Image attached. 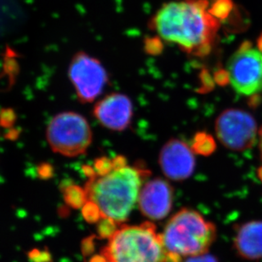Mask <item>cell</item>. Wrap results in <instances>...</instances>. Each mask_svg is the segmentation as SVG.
<instances>
[{
	"label": "cell",
	"mask_w": 262,
	"mask_h": 262,
	"mask_svg": "<svg viewBox=\"0 0 262 262\" xmlns=\"http://www.w3.org/2000/svg\"><path fill=\"white\" fill-rule=\"evenodd\" d=\"M150 172L141 167L124 164L115 167L108 174L94 177L86 182L88 200L98 205L104 217L117 223L128 219L138 200L142 183Z\"/></svg>",
	"instance_id": "obj_2"
},
{
	"label": "cell",
	"mask_w": 262,
	"mask_h": 262,
	"mask_svg": "<svg viewBox=\"0 0 262 262\" xmlns=\"http://www.w3.org/2000/svg\"><path fill=\"white\" fill-rule=\"evenodd\" d=\"M229 83L243 96H254L262 91V52L250 42L240 46L227 63Z\"/></svg>",
	"instance_id": "obj_6"
},
{
	"label": "cell",
	"mask_w": 262,
	"mask_h": 262,
	"mask_svg": "<svg viewBox=\"0 0 262 262\" xmlns=\"http://www.w3.org/2000/svg\"><path fill=\"white\" fill-rule=\"evenodd\" d=\"M215 134L222 145L230 150L245 151L255 145L257 124L247 112L227 109L217 118Z\"/></svg>",
	"instance_id": "obj_7"
},
{
	"label": "cell",
	"mask_w": 262,
	"mask_h": 262,
	"mask_svg": "<svg viewBox=\"0 0 262 262\" xmlns=\"http://www.w3.org/2000/svg\"><path fill=\"white\" fill-rule=\"evenodd\" d=\"M60 188L63 194L66 204L73 209H81L88 201L84 187L73 184L72 182H63Z\"/></svg>",
	"instance_id": "obj_13"
},
{
	"label": "cell",
	"mask_w": 262,
	"mask_h": 262,
	"mask_svg": "<svg viewBox=\"0 0 262 262\" xmlns=\"http://www.w3.org/2000/svg\"><path fill=\"white\" fill-rule=\"evenodd\" d=\"M260 151H261V156H262V129H261V131H260Z\"/></svg>",
	"instance_id": "obj_31"
},
{
	"label": "cell",
	"mask_w": 262,
	"mask_h": 262,
	"mask_svg": "<svg viewBox=\"0 0 262 262\" xmlns=\"http://www.w3.org/2000/svg\"><path fill=\"white\" fill-rule=\"evenodd\" d=\"M184 262H218L216 258L209 254L198 255V256H191Z\"/></svg>",
	"instance_id": "obj_23"
},
{
	"label": "cell",
	"mask_w": 262,
	"mask_h": 262,
	"mask_svg": "<svg viewBox=\"0 0 262 262\" xmlns=\"http://www.w3.org/2000/svg\"><path fill=\"white\" fill-rule=\"evenodd\" d=\"M159 164L164 174L173 181H183L192 176L195 168L194 152L184 141L171 139L159 154Z\"/></svg>",
	"instance_id": "obj_9"
},
{
	"label": "cell",
	"mask_w": 262,
	"mask_h": 262,
	"mask_svg": "<svg viewBox=\"0 0 262 262\" xmlns=\"http://www.w3.org/2000/svg\"><path fill=\"white\" fill-rule=\"evenodd\" d=\"M93 114L100 124L107 129L123 131L130 124L133 105L125 95L111 94L96 104Z\"/></svg>",
	"instance_id": "obj_11"
},
{
	"label": "cell",
	"mask_w": 262,
	"mask_h": 262,
	"mask_svg": "<svg viewBox=\"0 0 262 262\" xmlns=\"http://www.w3.org/2000/svg\"><path fill=\"white\" fill-rule=\"evenodd\" d=\"M36 172H37V176L39 179L50 180L55 174V169H54L53 165L50 163L42 162L37 165Z\"/></svg>",
	"instance_id": "obj_21"
},
{
	"label": "cell",
	"mask_w": 262,
	"mask_h": 262,
	"mask_svg": "<svg viewBox=\"0 0 262 262\" xmlns=\"http://www.w3.org/2000/svg\"><path fill=\"white\" fill-rule=\"evenodd\" d=\"M235 249L244 259L259 260L262 258V222L252 221L243 224L234 239Z\"/></svg>",
	"instance_id": "obj_12"
},
{
	"label": "cell",
	"mask_w": 262,
	"mask_h": 262,
	"mask_svg": "<svg viewBox=\"0 0 262 262\" xmlns=\"http://www.w3.org/2000/svg\"><path fill=\"white\" fill-rule=\"evenodd\" d=\"M118 224L115 221L108 218V217H104L98 222L97 225V233H98L99 238L101 239H111L114 237V235L118 231Z\"/></svg>",
	"instance_id": "obj_15"
},
{
	"label": "cell",
	"mask_w": 262,
	"mask_h": 262,
	"mask_svg": "<svg viewBox=\"0 0 262 262\" xmlns=\"http://www.w3.org/2000/svg\"><path fill=\"white\" fill-rule=\"evenodd\" d=\"M20 129H15V128H10L9 130L6 131L5 134V138L10 141H15L19 138L20 136Z\"/></svg>",
	"instance_id": "obj_25"
},
{
	"label": "cell",
	"mask_w": 262,
	"mask_h": 262,
	"mask_svg": "<svg viewBox=\"0 0 262 262\" xmlns=\"http://www.w3.org/2000/svg\"><path fill=\"white\" fill-rule=\"evenodd\" d=\"M16 113L12 108H3L0 111V126L5 129L13 128L16 122Z\"/></svg>",
	"instance_id": "obj_18"
},
{
	"label": "cell",
	"mask_w": 262,
	"mask_h": 262,
	"mask_svg": "<svg viewBox=\"0 0 262 262\" xmlns=\"http://www.w3.org/2000/svg\"><path fill=\"white\" fill-rule=\"evenodd\" d=\"M192 151L203 156H209L216 149V144L213 136L205 132H199L192 139Z\"/></svg>",
	"instance_id": "obj_14"
},
{
	"label": "cell",
	"mask_w": 262,
	"mask_h": 262,
	"mask_svg": "<svg viewBox=\"0 0 262 262\" xmlns=\"http://www.w3.org/2000/svg\"><path fill=\"white\" fill-rule=\"evenodd\" d=\"M68 73L82 103L92 102L101 95L108 82V75L103 66L84 52H78L73 56Z\"/></svg>",
	"instance_id": "obj_8"
},
{
	"label": "cell",
	"mask_w": 262,
	"mask_h": 262,
	"mask_svg": "<svg viewBox=\"0 0 262 262\" xmlns=\"http://www.w3.org/2000/svg\"><path fill=\"white\" fill-rule=\"evenodd\" d=\"M214 79L216 81L217 83L219 84H225V83L229 82V78H228V74H227V70H220L215 73L214 74Z\"/></svg>",
	"instance_id": "obj_24"
},
{
	"label": "cell",
	"mask_w": 262,
	"mask_h": 262,
	"mask_svg": "<svg viewBox=\"0 0 262 262\" xmlns=\"http://www.w3.org/2000/svg\"><path fill=\"white\" fill-rule=\"evenodd\" d=\"M28 260L30 262H52V255L46 248L45 250L33 249L28 254Z\"/></svg>",
	"instance_id": "obj_19"
},
{
	"label": "cell",
	"mask_w": 262,
	"mask_h": 262,
	"mask_svg": "<svg viewBox=\"0 0 262 262\" xmlns=\"http://www.w3.org/2000/svg\"><path fill=\"white\" fill-rule=\"evenodd\" d=\"M164 262H182V255L177 253L167 251Z\"/></svg>",
	"instance_id": "obj_26"
},
{
	"label": "cell",
	"mask_w": 262,
	"mask_h": 262,
	"mask_svg": "<svg viewBox=\"0 0 262 262\" xmlns=\"http://www.w3.org/2000/svg\"><path fill=\"white\" fill-rule=\"evenodd\" d=\"M89 262H108V260L102 254H100L93 255Z\"/></svg>",
	"instance_id": "obj_28"
},
{
	"label": "cell",
	"mask_w": 262,
	"mask_h": 262,
	"mask_svg": "<svg viewBox=\"0 0 262 262\" xmlns=\"http://www.w3.org/2000/svg\"><path fill=\"white\" fill-rule=\"evenodd\" d=\"M82 170H83L84 176L86 177H88L89 180L92 179L94 177H96V173L95 171V169H94V167L84 164V165L82 166Z\"/></svg>",
	"instance_id": "obj_27"
},
{
	"label": "cell",
	"mask_w": 262,
	"mask_h": 262,
	"mask_svg": "<svg viewBox=\"0 0 262 262\" xmlns=\"http://www.w3.org/2000/svg\"><path fill=\"white\" fill-rule=\"evenodd\" d=\"M101 254L108 262H164L166 250L162 234L151 222L123 226L118 229Z\"/></svg>",
	"instance_id": "obj_3"
},
{
	"label": "cell",
	"mask_w": 262,
	"mask_h": 262,
	"mask_svg": "<svg viewBox=\"0 0 262 262\" xmlns=\"http://www.w3.org/2000/svg\"><path fill=\"white\" fill-rule=\"evenodd\" d=\"M19 72H20V68L17 61L14 58V56H11L10 54L5 56L3 77L7 78L9 87H11L15 83Z\"/></svg>",
	"instance_id": "obj_16"
},
{
	"label": "cell",
	"mask_w": 262,
	"mask_h": 262,
	"mask_svg": "<svg viewBox=\"0 0 262 262\" xmlns=\"http://www.w3.org/2000/svg\"><path fill=\"white\" fill-rule=\"evenodd\" d=\"M47 141L52 151L66 157L84 154L92 141V131L80 114L65 112L54 117L47 128Z\"/></svg>",
	"instance_id": "obj_5"
},
{
	"label": "cell",
	"mask_w": 262,
	"mask_h": 262,
	"mask_svg": "<svg viewBox=\"0 0 262 262\" xmlns=\"http://www.w3.org/2000/svg\"><path fill=\"white\" fill-rule=\"evenodd\" d=\"M216 236L214 225L193 209H183L167 223L162 233L168 252L182 256H198L206 254Z\"/></svg>",
	"instance_id": "obj_4"
},
{
	"label": "cell",
	"mask_w": 262,
	"mask_h": 262,
	"mask_svg": "<svg viewBox=\"0 0 262 262\" xmlns=\"http://www.w3.org/2000/svg\"><path fill=\"white\" fill-rule=\"evenodd\" d=\"M172 204L173 188L165 180L155 178L141 187L138 198L139 208L148 219H164L171 210Z\"/></svg>",
	"instance_id": "obj_10"
},
{
	"label": "cell",
	"mask_w": 262,
	"mask_h": 262,
	"mask_svg": "<svg viewBox=\"0 0 262 262\" xmlns=\"http://www.w3.org/2000/svg\"><path fill=\"white\" fill-rule=\"evenodd\" d=\"M58 214L60 216L65 218V217L69 215L70 211H69V209H68V207H60L58 209Z\"/></svg>",
	"instance_id": "obj_29"
},
{
	"label": "cell",
	"mask_w": 262,
	"mask_h": 262,
	"mask_svg": "<svg viewBox=\"0 0 262 262\" xmlns=\"http://www.w3.org/2000/svg\"><path fill=\"white\" fill-rule=\"evenodd\" d=\"M205 2H171L164 5L154 19L163 39L196 56L211 51L219 24L205 10Z\"/></svg>",
	"instance_id": "obj_1"
},
{
	"label": "cell",
	"mask_w": 262,
	"mask_h": 262,
	"mask_svg": "<svg viewBox=\"0 0 262 262\" xmlns=\"http://www.w3.org/2000/svg\"><path fill=\"white\" fill-rule=\"evenodd\" d=\"M258 50L262 52V33L261 35L259 37L257 41Z\"/></svg>",
	"instance_id": "obj_30"
},
{
	"label": "cell",
	"mask_w": 262,
	"mask_h": 262,
	"mask_svg": "<svg viewBox=\"0 0 262 262\" xmlns=\"http://www.w3.org/2000/svg\"><path fill=\"white\" fill-rule=\"evenodd\" d=\"M83 219L90 224L99 222L103 218L101 209L95 202L88 200L82 208Z\"/></svg>",
	"instance_id": "obj_17"
},
{
	"label": "cell",
	"mask_w": 262,
	"mask_h": 262,
	"mask_svg": "<svg viewBox=\"0 0 262 262\" xmlns=\"http://www.w3.org/2000/svg\"><path fill=\"white\" fill-rule=\"evenodd\" d=\"M232 0H220L219 2H217L216 5H214V10L212 12L214 13V16L223 19L227 17L230 11L232 10Z\"/></svg>",
	"instance_id": "obj_20"
},
{
	"label": "cell",
	"mask_w": 262,
	"mask_h": 262,
	"mask_svg": "<svg viewBox=\"0 0 262 262\" xmlns=\"http://www.w3.org/2000/svg\"><path fill=\"white\" fill-rule=\"evenodd\" d=\"M96 235H91L89 237L83 238L81 243V251L84 257H88L90 255H93L96 249L95 245V240H96Z\"/></svg>",
	"instance_id": "obj_22"
}]
</instances>
